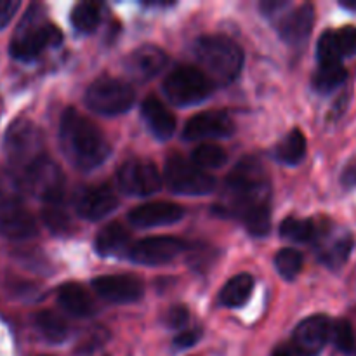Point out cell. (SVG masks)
Returning <instances> with one entry per match:
<instances>
[{
  "label": "cell",
  "instance_id": "6da1fadb",
  "mask_svg": "<svg viewBox=\"0 0 356 356\" xmlns=\"http://www.w3.org/2000/svg\"><path fill=\"white\" fill-rule=\"evenodd\" d=\"M222 211L243 221L254 236H266L271 228V184L257 156H243L226 177Z\"/></svg>",
  "mask_w": 356,
  "mask_h": 356
},
{
  "label": "cell",
  "instance_id": "7a4b0ae2",
  "mask_svg": "<svg viewBox=\"0 0 356 356\" xmlns=\"http://www.w3.org/2000/svg\"><path fill=\"white\" fill-rule=\"evenodd\" d=\"M59 139L66 159L79 170H92L110 156V145L103 132L75 108L65 110L59 125Z\"/></svg>",
  "mask_w": 356,
  "mask_h": 356
},
{
  "label": "cell",
  "instance_id": "3957f363",
  "mask_svg": "<svg viewBox=\"0 0 356 356\" xmlns=\"http://www.w3.org/2000/svg\"><path fill=\"white\" fill-rule=\"evenodd\" d=\"M195 59L212 83L228 86L243 68V51L225 35H205L195 42Z\"/></svg>",
  "mask_w": 356,
  "mask_h": 356
},
{
  "label": "cell",
  "instance_id": "277c9868",
  "mask_svg": "<svg viewBox=\"0 0 356 356\" xmlns=\"http://www.w3.org/2000/svg\"><path fill=\"white\" fill-rule=\"evenodd\" d=\"M212 86L214 83L202 70L183 65L167 75L163 82V92L167 99L176 106H193L211 96Z\"/></svg>",
  "mask_w": 356,
  "mask_h": 356
},
{
  "label": "cell",
  "instance_id": "5b68a950",
  "mask_svg": "<svg viewBox=\"0 0 356 356\" xmlns=\"http://www.w3.org/2000/svg\"><path fill=\"white\" fill-rule=\"evenodd\" d=\"M134 89L127 82L115 76H99L86 92V104L99 115L125 113L134 104Z\"/></svg>",
  "mask_w": 356,
  "mask_h": 356
},
{
  "label": "cell",
  "instance_id": "8992f818",
  "mask_svg": "<svg viewBox=\"0 0 356 356\" xmlns=\"http://www.w3.org/2000/svg\"><path fill=\"white\" fill-rule=\"evenodd\" d=\"M165 183L172 191L188 197H202L216 188V179L197 163L181 155H172L165 162Z\"/></svg>",
  "mask_w": 356,
  "mask_h": 356
},
{
  "label": "cell",
  "instance_id": "52a82bcc",
  "mask_svg": "<svg viewBox=\"0 0 356 356\" xmlns=\"http://www.w3.org/2000/svg\"><path fill=\"white\" fill-rule=\"evenodd\" d=\"M35 17L37 16H33V13L30 10L10 44V54L21 61H31L47 45H58L63 38L58 28L49 23L35 21Z\"/></svg>",
  "mask_w": 356,
  "mask_h": 356
},
{
  "label": "cell",
  "instance_id": "ba28073f",
  "mask_svg": "<svg viewBox=\"0 0 356 356\" xmlns=\"http://www.w3.org/2000/svg\"><path fill=\"white\" fill-rule=\"evenodd\" d=\"M24 186L45 204H61L65 193V176L58 163L40 156L24 169Z\"/></svg>",
  "mask_w": 356,
  "mask_h": 356
},
{
  "label": "cell",
  "instance_id": "9c48e42d",
  "mask_svg": "<svg viewBox=\"0 0 356 356\" xmlns=\"http://www.w3.org/2000/svg\"><path fill=\"white\" fill-rule=\"evenodd\" d=\"M42 132L30 120H16L6 136V152L10 162L19 167H30L42 155Z\"/></svg>",
  "mask_w": 356,
  "mask_h": 356
},
{
  "label": "cell",
  "instance_id": "30bf717a",
  "mask_svg": "<svg viewBox=\"0 0 356 356\" xmlns=\"http://www.w3.org/2000/svg\"><path fill=\"white\" fill-rule=\"evenodd\" d=\"M118 186L131 197H148L162 188V176L153 162L145 159H131L118 169Z\"/></svg>",
  "mask_w": 356,
  "mask_h": 356
},
{
  "label": "cell",
  "instance_id": "8fae6325",
  "mask_svg": "<svg viewBox=\"0 0 356 356\" xmlns=\"http://www.w3.org/2000/svg\"><path fill=\"white\" fill-rule=\"evenodd\" d=\"M184 249L186 243L176 236H149L134 243L129 257L143 266H162L176 259Z\"/></svg>",
  "mask_w": 356,
  "mask_h": 356
},
{
  "label": "cell",
  "instance_id": "7c38bea8",
  "mask_svg": "<svg viewBox=\"0 0 356 356\" xmlns=\"http://www.w3.org/2000/svg\"><path fill=\"white\" fill-rule=\"evenodd\" d=\"M332 336V323L327 315H313L302 320L294 330L292 344L302 356H315Z\"/></svg>",
  "mask_w": 356,
  "mask_h": 356
},
{
  "label": "cell",
  "instance_id": "4fadbf2b",
  "mask_svg": "<svg viewBox=\"0 0 356 356\" xmlns=\"http://www.w3.org/2000/svg\"><path fill=\"white\" fill-rule=\"evenodd\" d=\"M235 132V124L232 117L225 111H205L195 115L184 125L183 136L188 141H200V139H226Z\"/></svg>",
  "mask_w": 356,
  "mask_h": 356
},
{
  "label": "cell",
  "instance_id": "5bb4252c",
  "mask_svg": "<svg viewBox=\"0 0 356 356\" xmlns=\"http://www.w3.org/2000/svg\"><path fill=\"white\" fill-rule=\"evenodd\" d=\"M92 287L99 298L115 305L136 302L143 298V282L131 275H106L92 280Z\"/></svg>",
  "mask_w": 356,
  "mask_h": 356
},
{
  "label": "cell",
  "instance_id": "9a60e30c",
  "mask_svg": "<svg viewBox=\"0 0 356 356\" xmlns=\"http://www.w3.org/2000/svg\"><path fill=\"white\" fill-rule=\"evenodd\" d=\"M37 233L35 218L14 198L0 202V235L9 240H26Z\"/></svg>",
  "mask_w": 356,
  "mask_h": 356
},
{
  "label": "cell",
  "instance_id": "2e32d148",
  "mask_svg": "<svg viewBox=\"0 0 356 356\" xmlns=\"http://www.w3.org/2000/svg\"><path fill=\"white\" fill-rule=\"evenodd\" d=\"M184 218V209L172 202H149L138 205L129 212V221L138 228H156L179 222Z\"/></svg>",
  "mask_w": 356,
  "mask_h": 356
},
{
  "label": "cell",
  "instance_id": "e0dca14e",
  "mask_svg": "<svg viewBox=\"0 0 356 356\" xmlns=\"http://www.w3.org/2000/svg\"><path fill=\"white\" fill-rule=\"evenodd\" d=\"M118 198L108 186H89L79 191L75 197V209L79 216L89 221H99L117 209Z\"/></svg>",
  "mask_w": 356,
  "mask_h": 356
},
{
  "label": "cell",
  "instance_id": "ac0fdd59",
  "mask_svg": "<svg viewBox=\"0 0 356 356\" xmlns=\"http://www.w3.org/2000/svg\"><path fill=\"white\" fill-rule=\"evenodd\" d=\"M167 54L160 47L145 44L132 51L125 59V70L138 82H148L155 79L167 65Z\"/></svg>",
  "mask_w": 356,
  "mask_h": 356
},
{
  "label": "cell",
  "instance_id": "d6986e66",
  "mask_svg": "<svg viewBox=\"0 0 356 356\" xmlns=\"http://www.w3.org/2000/svg\"><path fill=\"white\" fill-rule=\"evenodd\" d=\"M315 24V7L305 3L289 13L280 23V37L289 45H299L308 40Z\"/></svg>",
  "mask_w": 356,
  "mask_h": 356
},
{
  "label": "cell",
  "instance_id": "ffe728a7",
  "mask_svg": "<svg viewBox=\"0 0 356 356\" xmlns=\"http://www.w3.org/2000/svg\"><path fill=\"white\" fill-rule=\"evenodd\" d=\"M143 118L153 136L162 141L169 139L176 132V117L165 108V104L155 96H149L143 101L141 106Z\"/></svg>",
  "mask_w": 356,
  "mask_h": 356
},
{
  "label": "cell",
  "instance_id": "44dd1931",
  "mask_svg": "<svg viewBox=\"0 0 356 356\" xmlns=\"http://www.w3.org/2000/svg\"><path fill=\"white\" fill-rule=\"evenodd\" d=\"M127 229L118 222L106 225L96 236V250L103 257H120L131 250Z\"/></svg>",
  "mask_w": 356,
  "mask_h": 356
},
{
  "label": "cell",
  "instance_id": "7402d4cb",
  "mask_svg": "<svg viewBox=\"0 0 356 356\" xmlns=\"http://www.w3.org/2000/svg\"><path fill=\"white\" fill-rule=\"evenodd\" d=\"M58 301L65 312H68L73 316H79V318L92 316L96 312L90 294L79 284L61 285L58 291Z\"/></svg>",
  "mask_w": 356,
  "mask_h": 356
},
{
  "label": "cell",
  "instance_id": "603a6c76",
  "mask_svg": "<svg viewBox=\"0 0 356 356\" xmlns=\"http://www.w3.org/2000/svg\"><path fill=\"white\" fill-rule=\"evenodd\" d=\"M254 291V278L249 273H240L229 278L221 289L219 301L226 308H240L249 301Z\"/></svg>",
  "mask_w": 356,
  "mask_h": 356
},
{
  "label": "cell",
  "instance_id": "cb8c5ba5",
  "mask_svg": "<svg viewBox=\"0 0 356 356\" xmlns=\"http://www.w3.org/2000/svg\"><path fill=\"white\" fill-rule=\"evenodd\" d=\"M348 79V70L343 63H330V65H320L313 76V86L316 90L329 94L343 86Z\"/></svg>",
  "mask_w": 356,
  "mask_h": 356
},
{
  "label": "cell",
  "instance_id": "d4e9b609",
  "mask_svg": "<svg viewBox=\"0 0 356 356\" xmlns=\"http://www.w3.org/2000/svg\"><path fill=\"white\" fill-rule=\"evenodd\" d=\"M35 327L49 343H63L70 332L65 320L52 312H38L35 315Z\"/></svg>",
  "mask_w": 356,
  "mask_h": 356
},
{
  "label": "cell",
  "instance_id": "484cf974",
  "mask_svg": "<svg viewBox=\"0 0 356 356\" xmlns=\"http://www.w3.org/2000/svg\"><path fill=\"white\" fill-rule=\"evenodd\" d=\"M306 155V138L299 129L289 132L284 141L278 145L277 156L287 165H298Z\"/></svg>",
  "mask_w": 356,
  "mask_h": 356
},
{
  "label": "cell",
  "instance_id": "4316f807",
  "mask_svg": "<svg viewBox=\"0 0 356 356\" xmlns=\"http://www.w3.org/2000/svg\"><path fill=\"white\" fill-rule=\"evenodd\" d=\"M99 7L94 2H82L72 10V24L79 33H92L99 24Z\"/></svg>",
  "mask_w": 356,
  "mask_h": 356
},
{
  "label": "cell",
  "instance_id": "83f0119b",
  "mask_svg": "<svg viewBox=\"0 0 356 356\" xmlns=\"http://www.w3.org/2000/svg\"><path fill=\"white\" fill-rule=\"evenodd\" d=\"M353 238L350 235L339 236L336 242L330 243L325 250L322 252L320 259L325 266L332 268V270H337V268L343 266L348 259H350V254L353 250Z\"/></svg>",
  "mask_w": 356,
  "mask_h": 356
},
{
  "label": "cell",
  "instance_id": "f1b7e54d",
  "mask_svg": "<svg viewBox=\"0 0 356 356\" xmlns=\"http://www.w3.org/2000/svg\"><path fill=\"white\" fill-rule=\"evenodd\" d=\"M228 160L225 149L218 145H211V143H205L200 145L193 153H191V162L197 163L200 169H219L222 167Z\"/></svg>",
  "mask_w": 356,
  "mask_h": 356
},
{
  "label": "cell",
  "instance_id": "f546056e",
  "mask_svg": "<svg viewBox=\"0 0 356 356\" xmlns=\"http://www.w3.org/2000/svg\"><path fill=\"white\" fill-rule=\"evenodd\" d=\"M280 233L284 238L294 240V242H309L315 238L316 228L309 219L287 218L280 226Z\"/></svg>",
  "mask_w": 356,
  "mask_h": 356
},
{
  "label": "cell",
  "instance_id": "4dcf8cb0",
  "mask_svg": "<svg viewBox=\"0 0 356 356\" xmlns=\"http://www.w3.org/2000/svg\"><path fill=\"white\" fill-rule=\"evenodd\" d=\"M302 256L296 249H282L275 257V268L285 280H294L302 270Z\"/></svg>",
  "mask_w": 356,
  "mask_h": 356
},
{
  "label": "cell",
  "instance_id": "1f68e13d",
  "mask_svg": "<svg viewBox=\"0 0 356 356\" xmlns=\"http://www.w3.org/2000/svg\"><path fill=\"white\" fill-rule=\"evenodd\" d=\"M42 219H44V225L47 226L52 233H58V235L68 233L70 226H72L68 214L63 211L59 204L45 205V209L42 211Z\"/></svg>",
  "mask_w": 356,
  "mask_h": 356
},
{
  "label": "cell",
  "instance_id": "d6a6232c",
  "mask_svg": "<svg viewBox=\"0 0 356 356\" xmlns=\"http://www.w3.org/2000/svg\"><path fill=\"white\" fill-rule=\"evenodd\" d=\"M332 341L337 350L344 355L353 353L355 350V332L348 320H337L332 325Z\"/></svg>",
  "mask_w": 356,
  "mask_h": 356
},
{
  "label": "cell",
  "instance_id": "836d02e7",
  "mask_svg": "<svg viewBox=\"0 0 356 356\" xmlns=\"http://www.w3.org/2000/svg\"><path fill=\"white\" fill-rule=\"evenodd\" d=\"M316 56H318L320 65H330V63H341V54L337 51L336 38H334V31H323L322 37L318 40V47H316Z\"/></svg>",
  "mask_w": 356,
  "mask_h": 356
},
{
  "label": "cell",
  "instance_id": "e575fe53",
  "mask_svg": "<svg viewBox=\"0 0 356 356\" xmlns=\"http://www.w3.org/2000/svg\"><path fill=\"white\" fill-rule=\"evenodd\" d=\"M334 38H336L341 58H353L356 54V26L348 24V26L339 28L337 31H334Z\"/></svg>",
  "mask_w": 356,
  "mask_h": 356
},
{
  "label": "cell",
  "instance_id": "d590c367",
  "mask_svg": "<svg viewBox=\"0 0 356 356\" xmlns=\"http://www.w3.org/2000/svg\"><path fill=\"white\" fill-rule=\"evenodd\" d=\"M188 320H190V312L184 306H172L167 313L165 322L170 329H181V327L186 325Z\"/></svg>",
  "mask_w": 356,
  "mask_h": 356
},
{
  "label": "cell",
  "instance_id": "8d00e7d4",
  "mask_svg": "<svg viewBox=\"0 0 356 356\" xmlns=\"http://www.w3.org/2000/svg\"><path fill=\"white\" fill-rule=\"evenodd\" d=\"M200 337H202V332L198 329L186 330V332L176 336V339H174V348H177V350H188V348L195 346V344L200 341Z\"/></svg>",
  "mask_w": 356,
  "mask_h": 356
},
{
  "label": "cell",
  "instance_id": "74e56055",
  "mask_svg": "<svg viewBox=\"0 0 356 356\" xmlns=\"http://www.w3.org/2000/svg\"><path fill=\"white\" fill-rule=\"evenodd\" d=\"M17 9H19V2H16V0H2L0 2V28L9 24Z\"/></svg>",
  "mask_w": 356,
  "mask_h": 356
},
{
  "label": "cell",
  "instance_id": "f35d334b",
  "mask_svg": "<svg viewBox=\"0 0 356 356\" xmlns=\"http://www.w3.org/2000/svg\"><path fill=\"white\" fill-rule=\"evenodd\" d=\"M261 13L264 14V16L271 17L275 16V14H278L280 10L287 9L289 7V2L287 0H264V2H261Z\"/></svg>",
  "mask_w": 356,
  "mask_h": 356
},
{
  "label": "cell",
  "instance_id": "ab89813d",
  "mask_svg": "<svg viewBox=\"0 0 356 356\" xmlns=\"http://www.w3.org/2000/svg\"><path fill=\"white\" fill-rule=\"evenodd\" d=\"M341 183H343V186L348 188V190L356 188V160L344 167L343 174H341Z\"/></svg>",
  "mask_w": 356,
  "mask_h": 356
},
{
  "label": "cell",
  "instance_id": "60d3db41",
  "mask_svg": "<svg viewBox=\"0 0 356 356\" xmlns=\"http://www.w3.org/2000/svg\"><path fill=\"white\" fill-rule=\"evenodd\" d=\"M273 356H302L294 348V344H282L273 351Z\"/></svg>",
  "mask_w": 356,
  "mask_h": 356
},
{
  "label": "cell",
  "instance_id": "b9f144b4",
  "mask_svg": "<svg viewBox=\"0 0 356 356\" xmlns=\"http://www.w3.org/2000/svg\"><path fill=\"white\" fill-rule=\"evenodd\" d=\"M339 6L344 7V9L353 10V13H356V0H341Z\"/></svg>",
  "mask_w": 356,
  "mask_h": 356
}]
</instances>
